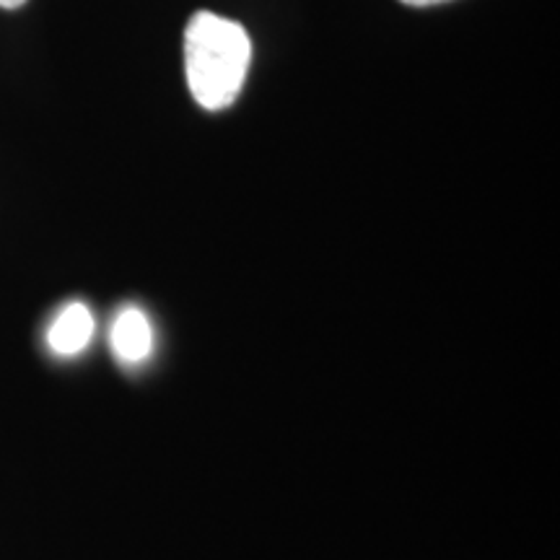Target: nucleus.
Segmentation results:
<instances>
[{"instance_id":"obj_2","label":"nucleus","mask_w":560,"mask_h":560,"mask_svg":"<svg viewBox=\"0 0 560 560\" xmlns=\"http://www.w3.org/2000/svg\"><path fill=\"white\" fill-rule=\"evenodd\" d=\"M109 346L115 350L117 361L125 366H136L145 361L153 350V330L151 322L138 306H125L112 322Z\"/></svg>"},{"instance_id":"obj_4","label":"nucleus","mask_w":560,"mask_h":560,"mask_svg":"<svg viewBox=\"0 0 560 560\" xmlns=\"http://www.w3.org/2000/svg\"><path fill=\"white\" fill-rule=\"evenodd\" d=\"M405 5H418V9H423V5H439V3H446V0H400Z\"/></svg>"},{"instance_id":"obj_1","label":"nucleus","mask_w":560,"mask_h":560,"mask_svg":"<svg viewBox=\"0 0 560 560\" xmlns=\"http://www.w3.org/2000/svg\"><path fill=\"white\" fill-rule=\"evenodd\" d=\"M252 60V39L236 21L210 11L192 13L185 30L187 86L202 109H226L242 94Z\"/></svg>"},{"instance_id":"obj_5","label":"nucleus","mask_w":560,"mask_h":560,"mask_svg":"<svg viewBox=\"0 0 560 560\" xmlns=\"http://www.w3.org/2000/svg\"><path fill=\"white\" fill-rule=\"evenodd\" d=\"M26 0H0V9H21Z\"/></svg>"},{"instance_id":"obj_3","label":"nucleus","mask_w":560,"mask_h":560,"mask_svg":"<svg viewBox=\"0 0 560 560\" xmlns=\"http://www.w3.org/2000/svg\"><path fill=\"white\" fill-rule=\"evenodd\" d=\"M94 314L86 304L73 301L52 319L50 330H47V346L58 355H79L94 338Z\"/></svg>"}]
</instances>
